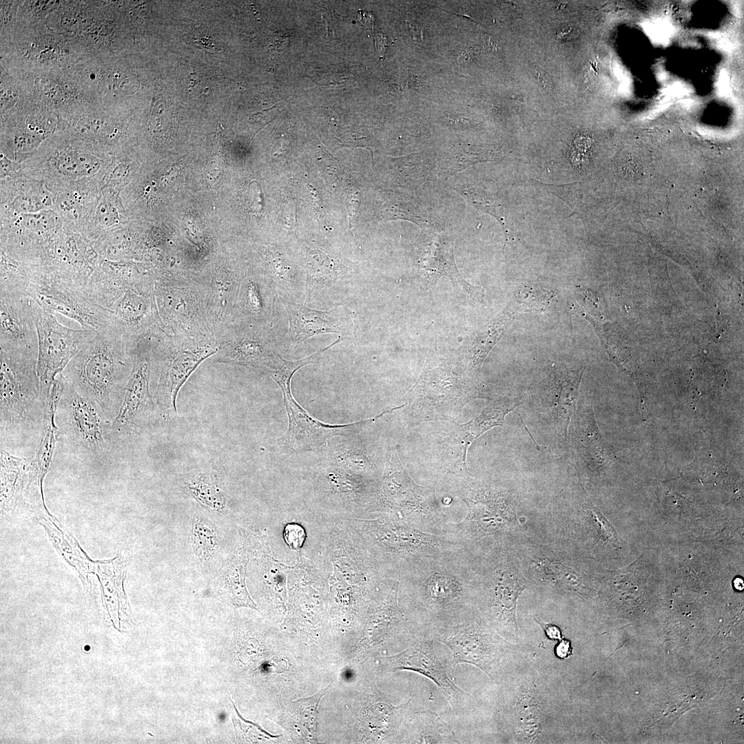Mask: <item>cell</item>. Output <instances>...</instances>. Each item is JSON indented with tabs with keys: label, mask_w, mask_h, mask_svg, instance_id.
<instances>
[{
	"label": "cell",
	"mask_w": 744,
	"mask_h": 744,
	"mask_svg": "<svg viewBox=\"0 0 744 744\" xmlns=\"http://www.w3.org/2000/svg\"><path fill=\"white\" fill-rule=\"evenodd\" d=\"M398 603L428 634L458 623L477 610L468 549L428 557L400 570Z\"/></svg>",
	"instance_id": "6da1fadb"
},
{
	"label": "cell",
	"mask_w": 744,
	"mask_h": 744,
	"mask_svg": "<svg viewBox=\"0 0 744 744\" xmlns=\"http://www.w3.org/2000/svg\"><path fill=\"white\" fill-rule=\"evenodd\" d=\"M132 369L130 344L111 327L85 344L62 374L112 422L122 404Z\"/></svg>",
	"instance_id": "7a4b0ae2"
},
{
	"label": "cell",
	"mask_w": 744,
	"mask_h": 744,
	"mask_svg": "<svg viewBox=\"0 0 744 744\" xmlns=\"http://www.w3.org/2000/svg\"><path fill=\"white\" fill-rule=\"evenodd\" d=\"M469 550L476 609L484 621L510 643L517 641V600L526 586L502 539Z\"/></svg>",
	"instance_id": "3957f363"
},
{
	"label": "cell",
	"mask_w": 744,
	"mask_h": 744,
	"mask_svg": "<svg viewBox=\"0 0 744 744\" xmlns=\"http://www.w3.org/2000/svg\"><path fill=\"white\" fill-rule=\"evenodd\" d=\"M114 153L88 141L57 131L21 164L22 173L44 183L52 193L73 183L101 184Z\"/></svg>",
	"instance_id": "277c9868"
},
{
	"label": "cell",
	"mask_w": 744,
	"mask_h": 744,
	"mask_svg": "<svg viewBox=\"0 0 744 744\" xmlns=\"http://www.w3.org/2000/svg\"><path fill=\"white\" fill-rule=\"evenodd\" d=\"M37 364L36 355L0 350L1 434L43 433L48 397Z\"/></svg>",
	"instance_id": "5b68a950"
},
{
	"label": "cell",
	"mask_w": 744,
	"mask_h": 744,
	"mask_svg": "<svg viewBox=\"0 0 744 744\" xmlns=\"http://www.w3.org/2000/svg\"><path fill=\"white\" fill-rule=\"evenodd\" d=\"M1 64L8 72L41 74L63 72L90 55L74 40L49 28L43 22L17 23L0 39Z\"/></svg>",
	"instance_id": "8992f818"
},
{
	"label": "cell",
	"mask_w": 744,
	"mask_h": 744,
	"mask_svg": "<svg viewBox=\"0 0 744 744\" xmlns=\"http://www.w3.org/2000/svg\"><path fill=\"white\" fill-rule=\"evenodd\" d=\"M456 494L466 504L468 513L461 521H450L446 535L472 548L486 537L502 539L515 516V501L504 488L473 480L471 477L457 486Z\"/></svg>",
	"instance_id": "52a82bcc"
},
{
	"label": "cell",
	"mask_w": 744,
	"mask_h": 744,
	"mask_svg": "<svg viewBox=\"0 0 744 744\" xmlns=\"http://www.w3.org/2000/svg\"><path fill=\"white\" fill-rule=\"evenodd\" d=\"M153 274L156 306L165 333L214 338L206 285L180 274Z\"/></svg>",
	"instance_id": "ba28073f"
},
{
	"label": "cell",
	"mask_w": 744,
	"mask_h": 744,
	"mask_svg": "<svg viewBox=\"0 0 744 744\" xmlns=\"http://www.w3.org/2000/svg\"><path fill=\"white\" fill-rule=\"evenodd\" d=\"M377 497L378 508L393 518L424 532L446 535L450 519L434 488L416 484L397 457L391 455Z\"/></svg>",
	"instance_id": "9c48e42d"
},
{
	"label": "cell",
	"mask_w": 744,
	"mask_h": 744,
	"mask_svg": "<svg viewBox=\"0 0 744 744\" xmlns=\"http://www.w3.org/2000/svg\"><path fill=\"white\" fill-rule=\"evenodd\" d=\"M429 634L450 650L453 665L471 664L493 681L503 678L511 643L493 630L477 610L458 623L434 628Z\"/></svg>",
	"instance_id": "30bf717a"
},
{
	"label": "cell",
	"mask_w": 744,
	"mask_h": 744,
	"mask_svg": "<svg viewBox=\"0 0 744 744\" xmlns=\"http://www.w3.org/2000/svg\"><path fill=\"white\" fill-rule=\"evenodd\" d=\"M218 350L214 337L167 335L156 340L152 356L159 369L154 399L165 417L177 415L176 402L180 389L200 364Z\"/></svg>",
	"instance_id": "8fae6325"
},
{
	"label": "cell",
	"mask_w": 744,
	"mask_h": 744,
	"mask_svg": "<svg viewBox=\"0 0 744 744\" xmlns=\"http://www.w3.org/2000/svg\"><path fill=\"white\" fill-rule=\"evenodd\" d=\"M367 530L382 562L397 573L412 562L467 549L447 535L428 533L389 517Z\"/></svg>",
	"instance_id": "7c38bea8"
},
{
	"label": "cell",
	"mask_w": 744,
	"mask_h": 744,
	"mask_svg": "<svg viewBox=\"0 0 744 744\" xmlns=\"http://www.w3.org/2000/svg\"><path fill=\"white\" fill-rule=\"evenodd\" d=\"M24 295L46 311L76 320L81 328L101 333L112 327L109 309L98 304L87 287L48 276L32 280Z\"/></svg>",
	"instance_id": "4fadbf2b"
},
{
	"label": "cell",
	"mask_w": 744,
	"mask_h": 744,
	"mask_svg": "<svg viewBox=\"0 0 744 744\" xmlns=\"http://www.w3.org/2000/svg\"><path fill=\"white\" fill-rule=\"evenodd\" d=\"M32 307L38 335L37 371L43 391L48 397L55 378L97 332L65 327L54 313L32 300Z\"/></svg>",
	"instance_id": "5bb4252c"
},
{
	"label": "cell",
	"mask_w": 744,
	"mask_h": 744,
	"mask_svg": "<svg viewBox=\"0 0 744 744\" xmlns=\"http://www.w3.org/2000/svg\"><path fill=\"white\" fill-rule=\"evenodd\" d=\"M215 339L219 350L214 358L218 362L249 366L269 374L282 359L276 349L271 324L229 322Z\"/></svg>",
	"instance_id": "9a60e30c"
},
{
	"label": "cell",
	"mask_w": 744,
	"mask_h": 744,
	"mask_svg": "<svg viewBox=\"0 0 744 744\" xmlns=\"http://www.w3.org/2000/svg\"><path fill=\"white\" fill-rule=\"evenodd\" d=\"M59 116L30 101L1 114V154L21 164L57 132Z\"/></svg>",
	"instance_id": "2e32d148"
},
{
	"label": "cell",
	"mask_w": 744,
	"mask_h": 744,
	"mask_svg": "<svg viewBox=\"0 0 744 744\" xmlns=\"http://www.w3.org/2000/svg\"><path fill=\"white\" fill-rule=\"evenodd\" d=\"M108 309L112 326L129 342L149 336L161 340L167 335L158 314L151 272L128 287Z\"/></svg>",
	"instance_id": "e0dca14e"
},
{
	"label": "cell",
	"mask_w": 744,
	"mask_h": 744,
	"mask_svg": "<svg viewBox=\"0 0 744 744\" xmlns=\"http://www.w3.org/2000/svg\"><path fill=\"white\" fill-rule=\"evenodd\" d=\"M56 411L64 433L81 449L94 455L107 450L112 422L95 404L78 393L65 379Z\"/></svg>",
	"instance_id": "ac0fdd59"
},
{
	"label": "cell",
	"mask_w": 744,
	"mask_h": 744,
	"mask_svg": "<svg viewBox=\"0 0 744 744\" xmlns=\"http://www.w3.org/2000/svg\"><path fill=\"white\" fill-rule=\"evenodd\" d=\"M156 340L149 336L130 342L132 369L122 404L111 424L112 437L141 427L156 405L150 393L152 355Z\"/></svg>",
	"instance_id": "d6986e66"
},
{
	"label": "cell",
	"mask_w": 744,
	"mask_h": 744,
	"mask_svg": "<svg viewBox=\"0 0 744 744\" xmlns=\"http://www.w3.org/2000/svg\"><path fill=\"white\" fill-rule=\"evenodd\" d=\"M292 377L283 375L275 382L280 388L283 403L288 416V428L280 442L285 449L291 453L313 451L323 446L326 442L336 436H348L351 428L366 421L374 420L387 413V411L369 418L353 423L330 424L312 417L295 400L291 388Z\"/></svg>",
	"instance_id": "ffe728a7"
},
{
	"label": "cell",
	"mask_w": 744,
	"mask_h": 744,
	"mask_svg": "<svg viewBox=\"0 0 744 744\" xmlns=\"http://www.w3.org/2000/svg\"><path fill=\"white\" fill-rule=\"evenodd\" d=\"M435 641L431 635H424L399 652L381 657L382 670L385 672L409 671L422 674L437 686L454 712L462 711L468 705L471 696L448 676L434 650Z\"/></svg>",
	"instance_id": "44dd1931"
},
{
	"label": "cell",
	"mask_w": 744,
	"mask_h": 744,
	"mask_svg": "<svg viewBox=\"0 0 744 744\" xmlns=\"http://www.w3.org/2000/svg\"><path fill=\"white\" fill-rule=\"evenodd\" d=\"M8 73L25 100L48 108L58 116L98 103L67 70L41 74Z\"/></svg>",
	"instance_id": "7402d4cb"
},
{
	"label": "cell",
	"mask_w": 744,
	"mask_h": 744,
	"mask_svg": "<svg viewBox=\"0 0 744 744\" xmlns=\"http://www.w3.org/2000/svg\"><path fill=\"white\" fill-rule=\"evenodd\" d=\"M124 121L117 103H96L59 116L57 131L88 141L113 153L118 149Z\"/></svg>",
	"instance_id": "603a6c76"
},
{
	"label": "cell",
	"mask_w": 744,
	"mask_h": 744,
	"mask_svg": "<svg viewBox=\"0 0 744 744\" xmlns=\"http://www.w3.org/2000/svg\"><path fill=\"white\" fill-rule=\"evenodd\" d=\"M584 367L552 364L551 378L539 403V411L555 434L564 442L576 409Z\"/></svg>",
	"instance_id": "cb8c5ba5"
},
{
	"label": "cell",
	"mask_w": 744,
	"mask_h": 744,
	"mask_svg": "<svg viewBox=\"0 0 744 744\" xmlns=\"http://www.w3.org/2000/svg\"><path fill=\"white\" fill-rule=\"evenodd\" d=\"M287 312L288 338L296 346L318 335L334 333L345 338L355 331L353 313L342 304L328 311H319L280 297Z\"/></svg>",
	"instance_id": "d4e9b609"
},
{
	"label": "cell",
	"mask_w": 744,
	"mask_h": 744,
	"mask_svg": "<svg viewBox=\"0 0 744 744\" xmlns=\"http://www.w3.org/2000/svg\"><path fill=\"white\" fill-rule=\"evenodd\" d=\"M0 350L38 357V335L31 298L0 291Z\"/></svg>",
	"instance_id": "484cf974"
},
{
	"label": "cell",
	"mask_w": 744,
	"mask_h": 744,
	"mask_svg": "<svg viewBox=\"0 0 744 744\" xmlns=\"http://www.w3.org/2000/svg\"><path fill=\"white\" fill-rule=\"evenodd\" d=\"M570 439L575 459L580 466L593 471L608 468L616 457L610 444L598 428L590 402H577Z\"/></svg>",
	"instance_id": "4316f807"
},
{
	"label": "cell",
	"mask_w": 744,
	"mask_h": 744,
	"mask_svg": "<svg viewBox=\"0 0 744 744\" xmlns=\"http://www.w3.org/2000/svg\"><path fill=\"white\" fill-rule=\"evenodd\" d=\"M277 295L267 276H242L228 322L271 324Z\"/></svg>",
	"instance_id": "83f0119b"
},
{
	"label": "cell",
	"mask_w": 744,
	"mask_h": 744,
	"mask_svg": "<svg viewBox=\"0 0 744 744\" xmlns=\"http://www.w3.org/2000/svg\"><path fill=\"white\" fill-rule=\"evenodd\" d=\"M53 197L43 182L21 171L1 178V216L52 209Z\"/></svg>",
	"instance_id": "f1b7e54d"
},
{
	"label": "cell",
	"mask_w": 744,
	"mask_h": 744,
	"mask_svg": "<svg viewBox=\"0 0 744 744\" xmlns=\"http://www.w3.org/2000/svg\"><path fill=\"white\" fill-rule=\"evenodd\" d=\"M149 272L144 265L100 258L87 289L98 304L108 309L128 287Z\"/></svg>",
	"instance_id": "f546056e"
},
{
	"label": "cell",
	"mask_w": 744,
	"mask_h": 744,
	"mask_svg": "<svg viewBox=\"0 0 744 744\" xmlns=\"http://www.w3.org/2000/svg\"><path fill=\"white\" fill-rule=\"evenodd\" d=\"M101 193V183L96 181L66 185L51 193L52 209L60 216L65 225L83 234Z\"/></svg>",
	"instance_id": "4dcf8cb0"
},
{
	"label": "cell",
	"mask_w": 744,
	"mask_h": 744,
	"mask_svg": "<svg viewBox=\"0 0 744 744\" xmlns=\"http://www.w3.org/2000/svg\"><path fill=\"white\" fill-rule=\"evenodd\" d=\"M421 269L431 281H435L442 276H448L454 287H458L474 300L484 303V289L473 285L464 279L457 268L452 245L443 239L438 238L432 242L421 262Z\"/></svg>",
	"instance_id": "1f68e13d"
},
{
	"label": "cell",
	"mask_w": 744,
	"mask_h": 744,
	"mask_svg": "<svg viewBox=\"0 0 744 744\" xmlns=\"http://www.w3.org/2000/svg\"><path fill=\"white\" fill-rule=\"evenodd\" d=\"M519 692L510 705L513 730L520 740L532 743L542 730L544 714L536 698L533 684H524Z\"/></svg>",
	"instance_id": "d6a6232c"
},
{
	"label": "cell",
	"mask_w": 744,
	"mask_h": 744,
	"mask_svg": "<svg viewBox=\"0 0 744 744\" xmlns=\"http://www.w3.org/2000/svg\"><path fill=\"white\" fill-rule=\"evenodd\" d=\"M521 404L519 398H504L496 400L488 405L480 414L469 422L457 424L456 433L461 447L462 460L466 464V453L470 445L481 435L489 429L502 426L505 416Z\"/></svg>",
	"instance_id": "836d02e7"
},
{
	"label": "cell",
	"mask_w": 744,
	"mask_h": 744,
	"mask_svg": "<svg viewBox=\"0 0 744 744\" xmlns=\"http://www.w3.org/2000/svg\"><path fill=\"white\" fill-rule=\"evenodd\" d=\"M125 222L119 192L101 189V196L90 215L83 235L94 243L119 230Z\"/></svg>",
	"instance_id": "e575fe53"
},
{
	"label": "cell",
	"mask_w": 744,
	"mask_h": 744,
	"mask_svg": "<svg viewBox=\"0 0 744 744\" xmlns=\"http://www.w3.org/2000/svg\"><path fill=\"white\" fill-rule=\"evenodd\" d=\"M452 729L431 710L416 711L410 719L402 743H456Z\"/></svg>",
	"instance_id": "d590c367"
},
{
	"label": "cell",
	"mask_w": 744,
	"mask_h": 744,
	"mask_svg": "<svg viewBox=\"0 0 744 744\" xmlns=\"http://www.w3.org/2000/svg\"><path fill=\"white\" fill-rule=\"evenodd\" d=\"M307 300L319 291L340 278V273L336 262L327 254L318 249H307L306 257Z\"/></svg>",
	"instance_id": "8d00e7d4"
},
{
	"label": "cell",
	"mask_w": 744,
	"mask_h": 744,
	"mask_svg": "<svg viewBox=\"0 0 744 744\" xmlns=\"http://www.w3.org/2000/svg\"><path fill=\"white\" fill-rule=\"evenodd\" d=\"M328 688L329 686L310 697L294 700L288 707L294 727L302 741H317L318 707Z\"/></svg>",
	"instance_id": "74e56055"
},
{
	"label": "cell",
	"mask_w": 744,
	"mask_h": 744,
	"mask_svg": "<svg viewBox=\"0 0 744 744\" xmlns=\"http://www.w3.org/2000/svg\"><path fill=\"white\" fill-rule=\"evenodd\" d=\"M380 216L385 220H405L426 227L429 225L425 211L409 198L395 194L381 207Z\"/></svg>",
	"instance_id": "f35d334b"
},
{
	"label": "cell",
	"mask_w": 744,
	"mask_h": 744,
	"mask_svg": "<svg viewBox=\"0 0 744 744\" xmlns=\"http://www.w3.org/2000/svg\"><path fill=\"white\" fill-rule=\"evenodd\" d=\"M187 488L203 504L215 509H221L225 506V493L216 477L211 473H200L194 475L188 481Z\"/></svg>",
	"instance_id": "ab89813d"
},
{
	"label": "cell",
	"mask_w": 744,
	"mask_h": 744,
	"mask_svg": "<svg viewBox=\"0 0 744 744\" xmlns=\"http://www.w3.org/2000/svg\"><path fill=\"white\" fill-rule=\"evenodd\" d=\"M511 313L508 309L493 320L490 325L475 342L472 348L471 363L473 368H479L486 357L499 340L504 331Z\"/></svg>",
	"instance_id": "60d3db41"
},
{
	"label": "cell",
	"mask_w": 744,
	"mask_h": 744,
	"mask_svg": "<svg viewBox=\"0 0 744 744\" xmlns=\"http://www.w3.org/2000/svg\"><path fill=\"white\" fill-rule=\"evenodd\" d=\"M493 154L479 149H475L466 145L456 147L446 158L441 172L445 178H447L466 167L477 163L492 161L495 158Z\"/></svg>",
	"instance_id": "b9f144b4"
},
{
	"label": "cell",
	"mask_w": 744,
	"mask_h": 744,
	"mask_svg": "<svg viewBox=\"0 0 744 744\" xmlns=\"http://www.w3.org/2000/svg\"><path fill=\"white\" fill-rule=\"evenodd\" d=\"M578 492L580 506L590 519L589 522L595 533L605 543L613 547L618 546L619 545L618 535L614 528L600 510L592 503L582 486L579 488Z\"/></svg>",
	"instance_id": "7bdbcfd3"
},
{
	"label": "cell",
	"mask_w": 744,
	"mask_h": 744,
	"mask_svg": "<svg viewBox=\"0 0 744 744\" xmlns=\"http://www.w3.org/2000/svg\"><path fill=\"white\" fill-rule=\"evenodd\" d=\"M332 458L340 466L355 472L371 468V462L359 446L349 438L341 439L332 452Z\"/></svg>",
	"instance_id": "ee69618b"
},
{
	"label": "cell",
	"mask_w": 744,
	"mask_h": 744,
	"mask_svg": "<svg viewBox=\"0 0 744 744\" xmlns=\"http://www.w3.org/2000/svg\"><path fill=\"white\" fill-rule=\"evenodd\" d=\"M457 190L468 204L493 216L502 225H506L504 209L495 196L477 187H462Z\"/></svg>",
	"instance_id": "f6af8a7d"
},
{
	"label": "cell",
	"mask_w": 744,
	"mask_h": 744,
	"mask_svg": "<svg viewBox=\"0 0 744 744\" xmlns=\"http://www.w3.org/2000/svg\"><path fill=\"white\" fill-rule=\"evenodd\" d=\"M62 1H20L17 20L23 25H34L43 22L55 11Z\"/></svg>",
	"instance_id": "bcb514c9"
},
{
	"label": "cell",
	"mask_w": 744,
	"mask_h": 744,
	"mask_svg": "<svg viewBox=\"0 0 744 744\" xmlns=\"http://www.w3.org/2000/svg\"><path fill=\"white\" fill-rule=\"evenodd\" d=\"M1 68V114L14 108L20 102L25 101L19 91L14 78L0 65Z\"/></svg>",
	"instance_id": "7dc6e473"
},
{
	"label": "cell",
	"mask_w": 744,
	"mask_h": 744,
	"mask_svg": "<svg viewBox=\"0 0 744 744\" xmlns=\"http://www.w3.org/2000/svg\"><path fill=\"white\" fill-rule=\"evenodd\" d=\"M194 537L196 551L200 556H208L211 553L216 545V536L208 527L196 523L194 524Z\"/></svg>",
	"instance_id": "c3c4849f"
},
{
	"label": "cell",
	"mask_w": 744,
	"mask_h": 744,
	"mask_svg": "<svg viewBox=\"0 0 744 744\" xmlns=\"http://www.w3.org/2000/svg\"><path fill=\"white\" fill-rule=\"evenodd\" d=\"M20 1H1V39L6 38L17 23V16Z\"/></svg>",
	"instance_id": "681fc988"
},
{
	"label": "cell",
	"mask_w": 744,
	"mask_h": 744,
	"mask_svg": "<svg viewBox=\"0 0 744 744\" xmlns=\"http://www.w3.org/2000/svg\"><path fill=\"white\" fill-rule=\"evenodd\" d=\"M307 537L304 528L297 523L287 524L283 530V538L285 543L293 550L300 549Z\"/></svg>",
	"instance_id": "f907efd6"
},
{
	"label": "cell",
	"mask_w": 744,
	"mask_h": 744,
	"mask_svg": "<svg viewBox=\"0 0 744 744\" xmlns=\"http://www.w3.org/2000/svg\"><path fill=\"white\" fill-rule=\"evenodd\" d=\"M360 203L361 194L360 193V192H353L349 195L347 198V206L350 229L353 228V225L357 221Z\"/></svg>",
	"instance_id": "816d5d0a"
},
{
	"label": "cell",
	"mask_w": 744,
	"mask_h": 744,
	"mask_svg": "<svg viewBox=\"0 0 744 744\" xmlns=\"http://www.w3.org/2000/svg\"><path fill=\"white\" fill-rule=\"evenodd\" d=\"M535 620L541 626L547 637L550 639L559 641L564 638L561 630L556 625L544 623L539 621L537 618H535Z\"/></svg>",
	"instance_id": "f5cc1de1"
},
{
	"label": "cell",
	"mask_w": 744,
	"mask_h": 744,
	"mask_svg": "<svg viewBox=\"0 0 744 744\" xmlns=\"http://www.w3.org/2000/svg\"><path fill=\"white\" fill-rule=\"evenodd\" d=\"M555 655L562 659L568 658L572 654L571 642L566 639L559 640L555 648Z\"/></svg>",
	"instance_id": "db71d44e"
}]
</instances>
